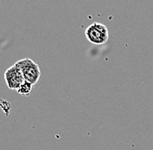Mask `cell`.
<instances>
[{
	"label": "cell",
	"mask_w": 153,
	"mask_h": 150,
	"mask_svg": "<svg viewBox=\"0 0 153 150\" xmlns=\"http://www.w3.org/2000/svg\"><path fill=\"white\" fill-rule=\"evenodd\" d=\"M1 107L3 109V110L4 111V113L9 115L10 114V104L9 102H5L4 100H1Z\"/></svg>",
	"instance_id": "5b68a950"
},
{
	"label": "cell",
	"mask_w": 153,
	"mask_h": 150,
	"mask_svg": "<svg viewBox=\"0 0 153 150\" xmlns=\"http://www.w3.org/2000/svg\"><path fill=\"white\" fill-rule=\"evenodd\" d=\"M4 80L10 89L17 91L21 87V85L25 82L21 69L16 64L12 65L5 71Z\"/></svg>",
	"instance_id": "3957f363"
},
{
	"label": "cell",
	"mask_w": 153,
	"mask_h": 150,
	"mask_svg": "<svg viewBox=\"0 0 153 150\" xmlns=\"http://www.w3.org/2000/svg\"><path fill=\"white\" fill-rule=\"evenodd\" d=\"M85 37L93 44L101 45L109 39V30L106 25L101 23H94L85 30Z\"/></svg>",
	"instance_id": "7a4b0ae2"
},
{
	"label": "cell",
	"mask_w": 153,
	"mask_h": 150,
	"mask_svg": "<svg viewBox=\"0 0 153 150\" xmlns=\"http://www.w3.org/2000/svg\"><path fill=\"white\" fill-rule=\"evenodd\" d=\"M32 87L33 85L31 83H30L29 82H25L23 84L21 85V87L19 88V89L18 90V93L22 95H25V96H28L31 93V90H32Z\"/></svg>",
	"instance_id": "277c9868"
},
{
	"label": "cell",
	"mask_w": 153,
	"mask_h": 150,
	"mask_svg": "<svg viewBox=\"0 0 153 150\" xmlns=\"http://www.w3.org/2000/svg\"><path fill=\"white\" fill-rule=\"evenodd\" d=\"M15 64L21 69L26 82H29L32 85L38 83L41 76V70L39 65L36 62H34L30 58L26 57L18 61Z\"/></svg>",
	"instance_id": "6da1fadb"
}]
</instances>
